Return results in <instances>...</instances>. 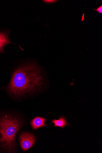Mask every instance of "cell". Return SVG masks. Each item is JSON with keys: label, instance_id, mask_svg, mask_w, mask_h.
<instances>
[{"label": "cell", "instance_id": "6da1fadb", "mask_svg": "<svg viewBox=\"0 0 102 153\" xmlns=\"http://www.w3.org/2000/svg\"><path fill=\"white\" fill-rule=\"evenodd\" d=\"M45 75L34 64H29L17 68L13 73L8 86L9 91L15 96L34 92L45 84Z\"/></svg>", "mask_w": 102, "mask_h": 153}, {"label": "cell", "instance_id": "8992f818", "mask_svg": "<svg viewBox=\"0 0 102 153\" xmlns=\"http://www.w3.org/2000/svg\"><path fill=\"white\" fill-rule=\"evenodd\" d=\"M52 123H54L55 127H59L62 128L70 125V124L67 122L65 118L63 117H60L58 120H52Z\"/></svg>", "mask_w": 102, "mask_h": 153}, {"label": "cell", "instance_id": "ba28073f", "mask_svg": "<svg viewBox=\"0 0 102 153\" xmlns=\"http://www.w3.org/2000/svg\"><path fill=\"white\" fill-rule=\"evenodd\" d=\"M45 2L48 3V4H51V3H54L56 2L57 1H53V0H52V1H51V0H49V1H43Z\"/></svg>", "mask_w": 102, "mask_h": 153}, {"label": "cell", "instance_id": "7a4b0ae2", "mask_svg": "<svg viewBox=\"0 0 102 153\" xmlns=\"http://www.w3.org/2000/svg\"><path fill=\"white\" fill-rule=\"evenodd\" d=\"M22 126L20 120L10 116L0 117L1 146L9 152L14 151L16 136Z\"/></svg>", "mask_w": 102, "mask_h": 153}, {"label": "cell", "instance_id": "3957f363", "mask_svg": "<svg viewBox=\"0 0 102 153\" xmlns=\"http://www.w3.org/2000/svg\"><path fill=\"white\" fill-rule=\"evenodd\" d=\"M19 139L21 147L24 151L31 148L36 141L35 136L28 132L22 133L20 135Z\"/></svg>", "mask_w": 102, "mask_h": 153}, {"label": "cell", "instance_id": "52a82bcc", "mask_svg": "<svg viewBox=\"0 0 102 153\" xmlns=\"http://www.w3.org/2000/svg\"><path fill=\"white\" fill-rule=\"evenodd\" d=\"M93 9L95 11H97L99 13H102V6L101 5L100 7L97 8V9H95L93 8Z\"/></svg>", "mask_w": 102, "mask_h": 153}, {"label": "cell", "instance_id": "277c9868", "mask_svg": "<svg viewBox=\"0 0 102 153\" xmlns=\"http://www.w3.org/2000/svg\"><path fill=\"white\" fill-rule=\"evenodd\" d=\"M46 120V119L44 118L39 117H35L31 122V125L33 130L46 126L47 125L45 123Z\"/></svg>", "mask_w": 102, "mask_h": 153}, {"label": "cell", "instance_id": "5b68a950", "mask_svg": "<svg viewBox=\"0 0 102 153\" xmlns=\"http://www.w3.org/2000/svg\"><path fill=\"white\" fill-rule=\"evenodd\" d=\"M11 43L6 33L0 32V53L4 52V48L6 45Z\"/></svg>", "mask_w": 102, "mask_h": 153}]
</instances>
